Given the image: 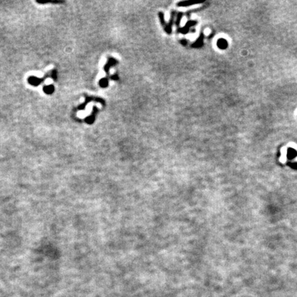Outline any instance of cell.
<instances>
[{"mask_svg":"<svg viewBox=\"0 0 297 297\" xmlns=\"http://www.w3.org/2000/svg\"><path fill=\"white\" fill-rule=\"evenodd\" d=\"M42 79L36 77V76H30L28 79V82L31 85L37 86L41 83Z\"/></svg>","mask_w":297,"mask_h":297,"instance_id":"obj_1","label":"cell"},{"mask_svg":"<svg viewBox=\"0 0 297 297\" xmlns=\"http://www.w3.org/2000/svg\"><path fill=\"white\" fill-rule=\"evenodd\" d=\"M281 153L282 155H281V157L280 158V161L284 164V163L286 162V160H287V149L285 147H283L281 149Z\"/></svg>","mask_w":297,"mask_h":297,"instance_id":"obj_2","label":"cell"},{"mask_svg":"<svg viewBox=\"0 0 297 297\" xmlns=\"http://www.w3.org/2000/svg\"><path fill=\"white\" fill-rule=\"evenodd\" d=\"M44 92L48 94H51L52 93L54 92V88L53 85H47L43 88Z\"/></svg>","mask_w":297,"mask_h":297,"instance_id":"obj_3","label":"cell"},{"mask_svg":"<svg viewBox=\"0 0 297 297\" xmlns=\"http://www.w3.org/2000/svg\"><path fill=\"white\" fill-rule=\"evenodd\" d=\"M289 165H290V167L294 168V169H297V164H296V163H293V164H289Z\"/></svg>","mask_w":297,"mask_h":297,"instance_id":"obj_4","label":"cell"}]
</instances>
